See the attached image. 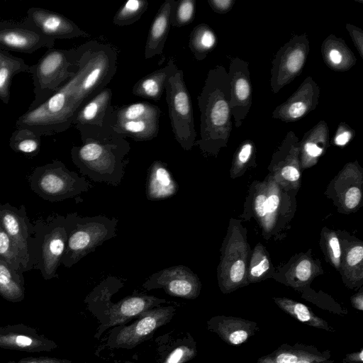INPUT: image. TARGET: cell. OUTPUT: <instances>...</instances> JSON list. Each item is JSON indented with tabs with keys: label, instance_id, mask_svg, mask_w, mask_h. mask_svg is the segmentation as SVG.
<instances>
[{
	"label": "cell",
	"instance_id": "obj_1",
	"mask_svg": "<svg viewBox=\"0 0 363 363\" xmlns=\"http://www.w3.org/2000/svg\"><path fill=\"white\" fill-rule=\"evenodd\" d=\"M77 48L74 74L42 104L16 120V128H27L40 136L65 132L78 111L111 82L117 71L118 52L96 40Z\"/></svg>",
	"mask_w": 363,
	"mask_h": 363
},
{
	"label": "cell",
	"instance_id": "obj_2",
	"mask_svg": "<svg viewBox=\"0 0 363 363\" xmlns=\"http://www.w3.org/2000/svg\"><path fill=\"white\" fill-rule=\"evenodd\" d=\"M75 128L82 145L72 147L71 157L80 174L96 182L118 186L128 162L125 157L130 150L129 143L106 125Z\"/></svg>",
	"mask_w": 363,
	"mask_h": 363
},
{
	"label": "cell",
	"instance_id": "obj_3",
	"mask_svg": "<svg viewBox=\"0 0 363 363\" xmlns=\"http://www.w3.org/2000/svg\"><path fill=\"white\" fill-rule=\"evenodd\" d=\"M69 231L61 264L70 268L105 241L117 236L118 220L105 216L82 217L77 212L67 214Z\"/></svg>",
	"mask_w": 363,
	"mask_h": 363
},
{
	"label": "cell",
	"instance_id": "obj_4",
	"mask_svg": "<svg viewBox=\"0 0 363 363\" xmlns=\"http://www.w3.org/2000/svg\"><path fill=\"white\" fill-rule=\"evenodd\" d=\"M77 48L48 49L38 62L30 67L33 77L34 99L28 110L42 104L75 73Z\"/></svg>",
	"mask_w": 363,
	"mask_h": 363
},
{
	"label": "cell",
	"instance_id": "obj_5",
	"mask_svg": "<svg viewBox=\"0 0 363 363\" xmlns=\"http://www.w3.org/2000/svg\"><path fill=\"white\" fill-rule=\"evenodd\" d=\"M33 225L37 259L34 269L39 270L46 281L58 277L57 271L67 245L68 219L54 213L46 218H39Z\"/></svg>",
	"mask_w": 363,
	"mask_h": 363
},
{
	"label": "cell",
	"instance_id": "obj_6",
	"mask_svg": "<svg viewBox=\"0 0 363 363\" xmlns=\"http://www.w3.org/2000/svg\"><path fill=\"white\" fill-rule=\"evenodd\" d=\"M29 183L34 193L51 202L76 197L92 188L85 177L70 171L60 160L35 168L29 176Z\"/></svg>",
	"mask_w": 363,
	"mask_h": 363
},
{
	"label": "cell",
	"instance_id": "obj_7",
	"mask_svg": "<svg viewBox=\"0 0 363 363\" xmlns=\"http://www.w3.org/2000/svg\"><path fill=\"white\" fill-rule=\"evenodd\" d=\"M166 100L172 130L177 142L184 150L195 144L196 130L191 96L187 89L184 72L178 69L164 85Z\"/></svg>",
	"mask_w": 363,
	"mask_h": 363
},
{
	"label": "cell",
	"instance_id": "obj_8",
	"mask_svg": "<svg viewBox=\"0 0 363 363\" xmlns=\"http://www.w3.org/2000/svg\"><path fill=\"white\" fill-rule=\"evenodd\" d=\"M0 223L13 241L23 272L34 269L37 264L35 230L24 205L16 207L0 202Z\"/></svg>",
	"mask_w": 363,
	"mask_h": 363
},
{
	"label": "cell",
	"instance_id": "obj_9",
	"mask_svg": "<svg viewBox=\"0 0 363 363\" xmlns=\"http://www.w3.org/2000/svg\"><path fill=\"white\" fill-rule=\"evenodd\" d=\"M146 290L163 289L171 296L197 298L201 284L196 274L184 265L172 266L152 274L143 284Z\"/></svg>",
	"mask_w": 363,
	"mask_h": 363
},
{
	"label": "cell",
	"instance_id": "obj_10",
	"mask_svg": "<svg viewBox=\"0 0 363 363\" xmlns=\"http://www.w3.org/2000/svg\"><path fill=\"white\" fill-rule=\"evenodd\" d=\"M174 313L175 308L172 306L158 307L143 313L133 323L118 330L113 347L130 349L137 346L152 336L160 327L169 322Z\"/></svg>",
	"mask_w": 363,
	"mask_h": 363
},
{
	"label": "cell",
	"instance_id": "obj_11",
	"mask_svg": "<svg viewBox=\"0 0 363 363\" xmlns=\"http://www.w3.org/2000/svg\"><path fill=\"white\" fill-rule=\"evenodd\" d=\"M54 44L25 21H0V48L4 50L31 54L41 48H53Z\"/></svg>",
	"mask_w": 363,
	"mask_h": 363
},
{
	"label": "cell",
	"instance_id": "obj_12",
	"mask_svg": "<svg viewBox=\"0 0 363 363\" xmlns=\"http://www.w3.org/2000/svg\"><path fill=\"white\" fill-rule=\"evenodd\" d=\"M24 21L43 36L54 41L89 36L65 16L40 7L30 8Z\"/></svg>",
	"mask_w": 363,
	"mask_h": 363
},
{
	"label": "cell",
	"instance_id": "obj_13",
	"mask_svg": "<svg viewBox=\"0 0 363 363\" xmlns=\"http://www.w3.org/2000/svg\"><path fill=\"white\" fill-rule=\"evenodd\" d=\"M57 344L23 323L0 327V348L26 352H50Z\"/></svg>",
	"mask_w": 363,
	"mask_h": 363
},
{
	"label": "cell",
	"instance_id": "obj_14",
	"mask_svg": "<svg viewBox=\"0 0 363 363\" xmlns=\"http://www.w3.org/2000/svg\"><path fill=\"white\" fill-rule=\"evenodd\" d=\"M329 350L313 345L282 344L277 350L257 359L256 363H334Z\"/></svg>",
	"mask_w": 363,
	"mask_h": 363
},
{
	"label": "cell",
	"instance_id": "obj_15",
	"mask_svg": "<svg viewBox=\"0 0 363 363\" xmlns=\"http://www.w3.org/2000/svg\"><path fill=\"white\" fill-rule=\"evenodd\" d=\"M208 330L231 346H239L254 336L259 328L257 323L240 317L216 315L207 321Z\"/></svg>",
	"mask_w": 363,
	"mask_h": 363
},
{
	"label": "cell",
	"instance_id": "obj_16",
	"mask_svg": "<svg viewBox=\"0 0 363 363\" xmlns=\"http://www.w3.org/2000/svg\"><path fill=\"white\" fill-rule=\"evenodd\" d=\"M165 299L148 295H132L111 304L107 314L108 320L103 327L102 331L109 327L122 325L133 318H138L143 313L152 309L161 303H166Z\"/></svg>",
	"mask_w": 363,
	"mask_h": 363
},
{
	"label": "cell",
	"instance_id": "obj_17",
	"mask_svg": "<svg viewBox=\"0 0 363 363\" xmlns=\"http://www.w3.org/2000/svg\"><path fill=\"white\" fill-rule=\"evenodd\" d=\"M176 1L166 0L160 6L149 29L145 46V59L162 54L169 31L172 9Z\"/></svg>",
	"mask_w": 363,
	"mask_h": 363
},
{
	"label": "cell",
	"instance_id": "obj_18",
	"mask_svg": "<svg viewBox=\"0 0 363 363\" xmlns=\"http://www.w3.org/2000/svg\"><path fill=\"white\" fill-rule=\"evenodd\" d=\"M178 184L169 171L167 164L155 160L147 170L145 195L149 201H161L174 196Z\"/></svg>",
	"mask_w": 363,
	"mask_h": 363
},
{
	"label": "cell",
	"instance_id": "obj_19",
	"mask_svg": "<svg viewBox=\"0 0 363 363\" xmlns=\"http://www.w3.org/2000/svg\"><path fill=\"white\" fill-rule=\"evenodd\" d=\"M112 96L111 89H104L81 107L75 115L72 125L103 127L106 116L113 107Z\"/></svg>",
	"mask_w": 363,
	"mask_h": 363
},
{
	"label": "cell",
	"instance_id": "obj_20",
	"mask_svg": "<svg viewBox=\"0 0 363 363\" xmlns=\"http://www.w3.org/2000/svg\"><path fill=\"white\" fill-rule=\"evenodd\" d=\"M178 69L174 62L170 60L164 67L140 79L133 85L132 93L136 96L159 101L164 91L165 83Z\"/></svg>",
	"mask_w": 363,
	"mask_h": 363
},
{
	"label": "cell",
	"instance_id": "obj_21",
	"mask_svg": "<svg viewBox=\"0 0 363 363\" xmlns=\"http://www.w3.org/2000/svg\"><path fill=\"white\" fill-rule=\"evenodd\" d=\"M30 67L25 61L0 48V100L9 104L13 77L21 72L29 73Z\"/></svg>",
	"mask_w": 363,
	"mask_h": 363
},
{
	"label": "cell",
	"instance_id": "obj_22",
	"mask_svg": "<svg viewBox=\"0 0 363 363\" xmlns=\"http://www.w3.org/2000/svg\"><path fill=\"white\" fill-rule=\"evenodd\" d=\"M273 299L279 308L299 322L317 329L335 332L333 327L305 304L287 298L275 297Z\"/></svg>",
	"mask_w": 363,
	"mask_h": 363
},
{
	"label": "cell",
	"instance_id": "obj_23",
	"mask_svg": "<svg viewBox=\"0 0 363 363\" xmlns=\"http://www.w3.org/2000/svg\"><path fill=\"white\" fill-rule=\"evenodd\" d=\"M0 296L5 300L17 303L25 298L23 274L18 273L0 258Z\"/></svg>",
	"mask_w": 363,
	"mask_h": 363
},
{
	"label": "cell",
	"instance_id": "obj_24",
	"mask_svg": "<svg viewBox=\"0 0 363 363\" xmlns=\"http://www.w3.org/2000/svg\"><path fill=\"white\" fill-rule=\"evenodd\" d=\"M41 136L27 128H17L9 140L10 147L16 152L34 157L38 154Z\"/></svg>",
	"mask_w": 363,
	"mask_h": 363
},
{
	"label": "cell",
	"instance_id": "obj_25",
	"mask_svg": "<svg viewBox=\"0 0 363 363\" xmlns=\"http://www.w3.org/2000/svg\"><path fill=\"white\" fill-rule=\"evenodd\" d=\"M216 43L213 33L205 25L196 26L189 37V47L197 60H201Z\"/></svg>",
	"mask_w": 363,
	"mask_h": 363
},
{
	"label": "cell",
	"instance_id": "obj_26",
	"mask_svg": "<svg viewBox=\"0 0 363 363\" xmlns=\"http://www.w3.org/2000/svg\"><path fill=\"white\" fill-rule=\"evenodd\" d=\"M149 3L145 0H129L123 4L113 18V23L118 26L137 22L146 11Z\"/></svg>",
	"mask_w": 363,
	"mask_h": 363
},
{
	"label": "cell",
	"instance_id": "obj_27",
	"mask_svg": "<svg viewBox=\"0 0 363 363\" xmlns=\"http://www.w3.org/2000/svg\"><path fill=\"white\" fill-rule=\"evenodd\" d=\"M0 258L18 273L23 274L22 264L11 238L0 223Z\"/></svg>",
	"mask_w": 363,
	"mask_h": 363
},
{
	"label": "cell",
	"instance_id": "obj_28",
	"mask_svg": "<svg viewBox=\"0 0 363 363\" xmlns=\"http://www.w3.org/2000/svg\"><path fill=\"white\" fill-rule=\"evenodd\" d=\"M195 1L182 0L176 1L171 16V24L174 28H180L189 24L194 16Z\"/></svg>",
	"mask_w": 363,
	"mask_h": 363
},
{
	"label": "cell",
	"instance_id": "obj_29",
	"mask_svg": "<svg viewBox=\"0 0 363 363\" xmlns=\"http://www.w3.org/2000/svg\"><path fill=\"white\" fill-rule=\"evenodd\" d=\"M196 354L195 347L181 345L174 348L162 363H185L194 358Z\"/></svg>",
	"mask_w": 363,
	"mask_h": 363
},
{
	"label": "cell",
	"instance_id": "obj_30",
	"mask_svg": "<svg viewBox=\"0 0 363 363\" xmlns=\"http://www.w3.org/2000/svg\"><path fill=\"white\" fill-rule=\"evenodd\" d=\"M304 62V54L301 50H294L286 60V68L291 72H298Z\"/></svg>",
	"mask_w": 363,
	"mask_h": 363
},
{
	"label": "cell",
	"instance_id": "obj_31",
	"mask_svg": "<svg viewBox=\"0 0 363 363\" xmlns=\"http://www.w3.org/2000/svg\"><path fill=\"white\" fill-rule=\"evenodd\" d=\"M8 363H74L73 362L52 357H28L18 361H9Z\"/></svg>",
	"mask_w": 363,
	"mask_h": 363
},
{
	"label": "cell",
	"instance_id": "obj_32",
	"mask_svg": "<svg viewBox=\"0 0 363 363\" xmlns=\"http://www.w3.org/2000/svg\"><path fill=\"white\" fill-rule=\"evenodd\" d=\"M269 267L268 259L262 256L260 259L255 260L250 269V275L252 278H259L263 275Z\"/></svg>",
	"mask_w": 363,
	"mask_h": 363
},
{
	"label": "cell",
	"instance_id": "obj_33",
	"mask_svg": "<svg viewBox=\"0 0 363 363\" xmlns=\"http://www.w3.org/2000/svg\"><path fill=\"white\" fill-rule=\"evenodd\" d=\"M296 277L301 281L305 282L311 277V264L308 259H303L296 266Z\"/></svg>",
	"mask_w": 363,
	"mask_h": 363
},
{
	"label": "cell",
	"instance_id": "obj_34",
	"mask_svg": "<svg viewBox=\"0 0 363 363\" xmlns=\"http://www.w3.org/2000/svg\"><path fill=\"white\" fill-rule=\"evenodd\" d=\"M361 191L357 187L350 188L345 194V204L348 208L356 207L361 199Z\"/></svg>",
	"mask_w": 363,
	"mask_h": 363
},
{
	"label": "cell",
	"instance_id": "obj_35",
	"mask_svg": "<svg viewBox=\"0 0 363 363\" xmlns=\"http://www.w3.org/2000/svg\"><path fill=\"white\" fill-rule=\"evenodd\" d=\"M363 259V247L362 245H356L351 248L347 255V262L350 266H354L359 263Z\"/></svg>",
	"mask_w": 363,
	"mask_h": 363
},
{
	"label": "cell",
	"instance_id": "obj_36",
	"mask_svg": "<svg viewBox=\"0 0 363 363\" xmlns=\"http://www.w3.org/2000/svg\"><path fill=\"white\" fill-rule=\"evenodd\" d=\"M236 95L240 100H245L250 94V86L245 79L237 80L235 84Z\"/></svg>",
	"mask_w": 363,
	"mask_h": 363
},
{
	"label": "cell",
	"instance_id": "obj_37",
	"mask_svg": "<svg viewBox=\"0 0 363 363\" xmlns=\"http://www.w3.org/2000/svg\"><path fill=\"white\" fill-rule=\"evenodd\" d=\"M267 198L263 194L259 195L255 199V208L260 217H263L267 213Z\"/></svg>",
	"mask_w": 363,
	"mask_h": 363
},
{
	"label": "cell",
	"instance_id": "obj_38",
	"mask_svg": "<svg viewBox=\"0 0 363 363\" xmlns=\"http://www.w3.org/2000/svg\"><path fill=\"white\" fill-rule=\"evenodd\" d=\"M306 106L303 102H296L291 105L289 113L293 118L301 117L306 112Z\"/></svg>",
	"mask_w": 363,
	"mask_h": 363
},
{
	"label": "cell",
	"instance_id": "obj_39",
	"mask_svg": "<svg viewBox=\"0 0 363 363\" xmlns=\"http://www.w3.org/2000/svg\"><path fill=\"white\" fill-rule=\"evenodd\" d=\"M283 177L289 181L295 182L300 177L298 170L292 166H286L281 170Z\"/></svg>",
	"mask_w": 363,
	"mask_h": 363
},
{
	"label": "cell",
	"instance_id": "obj_40",
	"mask_svg": "<svg viewBox=\"0 0 363 363\" xmlns=\"http://www.w3.org/2000/svg\"><path fill=\"white\" fill-rule=\"evenodd\" d=\"M342 363H363V350L347 354L342 360Z\"/></svg>",
	"mask_w": 363,
	"mask_h": 363
},
{
	"label": "cell",
	"instance_id": "obj_41",
	"mask_svg": "<svg viewBox=\"0 0 363 363\" xmlns=\"http://www.w3.org/2000/svg\"><path fill=\"white\" fill-rule=\"evenodd\" d=\"M329 245L332 251L333 258L338 259L341 255L339 240L336 236H333L329 240Z\"/></svg>",
	"mask_w": 363,
	"mask_h": 363
},
{
	"label": "cell",
	"instance_id": "obj_42",
	"mask_svg": "<svg viewBox=\"0 0 363 363\" xmlns=\"http://www.w3.org/2000/svg\"><path fill=\"white\" fill-rule=\"evenodd\" d=\"M279 203V196L276 194H271L267 198V213H271L274 212Z\"/></svg>",
	"mask_w": 363,
	"mask_h": 363
},
{
	"label": "cell",
	"instance_id": "obj_43",
	"mask_svg": "<svg viewBox=\"0 0 363 363\" xmlns=\"http://www.w3.org/2000/svg\"><path fill=\"white\" fill-rule=\"evenodd\" d=\"M305 150L306 152L311 157H318L321 155L323 149L312 143H307L305 145Z\"/></svg>",
	"mask_w": 363,
	"mask_h": 363
},
{
	"label": "cell",
	"instance_id": "obj_44",
	"mask_svg": "<svg viewBox=\"0 0 363 363\" xmlns=\"http://www.w3.org/2000/svg\"><path fill=\"white\" fill-rule=\"evenodd\" d=\"M252 152V145L250 144H245L240 151L238 158L240 162L245 163L246 162Z\"/></svg>",
	"mask_w": 363,
	"mask_h": 363
},
{
	"label": "cell",
	"instance_id": "obj_45",
	"mask_svg": "<svg viewBox=\"0 0 363 363\" xmlns=\"http://www.w3.org/2000/svg\"><path fill=\"white\" fill-rule=\"evenodd\" d=\"M351 303L352 306L359 311H363V294L362 293L357 294L351 298Z\"/></svg>",
	"mask_w": 363,
	"mask_h": 363
},
{
	"label": "cell",
	"instance_id": "obj_46",
	"mask_svg": "<svg viewBox=\"0 0 363 363\" xmlns=\"http://www.w3.org/2000/svg\"><path fill=\"white\" fill-rule=\"evenodd\" d=\"M208 3L217 10H225L229 6L230 1L228 0H213L209 1Z\"/></svg>",
	"mask_w": 363,
	"mask_h": 363
},
{
	"label": "cell",
	"instance_id": "obj_47",
	"mask_svg": "<svg viewBox=\"0 0 363 363\" xmlns=\"http://www.w3.org/2000/svg\"><path fill=\"white\" fill-rule=\"evenodd\" d=\"M351 138V133L348 131H345L338 135L335 138V143L338 145H345Z\"/></svg>",
	"mask_w": 363,
	"mask_h": 363
},
{
	"label": "cell",
	"instance_id": "obj_48",
	"mask_svg": "<svg viewBox=\"0 0 363 363\" xmlns=\"http://www.w3.org/2000/svg\"><path fill=\"white\" fill-rule=\"evenodd\" d=\"M329 57L331 62L335 64H339L342 61V55L337 50H332L330 52Z\"/></svg>",
	"mask_w": 363,
	"mask_h": 363
},
{
	"label": "cell",
	"instance_id": "obj_49",
	"mask_svg": "<svg viewBox=\"0 0 363 363\" xmlns=\"http://www.w3.org/2000/svg\"><path fill=\"white\" fill-rule=\"evenodd\" d=\"M115 363H118V362H115ZM125 363H130V362H125Z\"/></svg>",
	"mask_w": 363,
	"mask_h": 363
}]
</instances>
